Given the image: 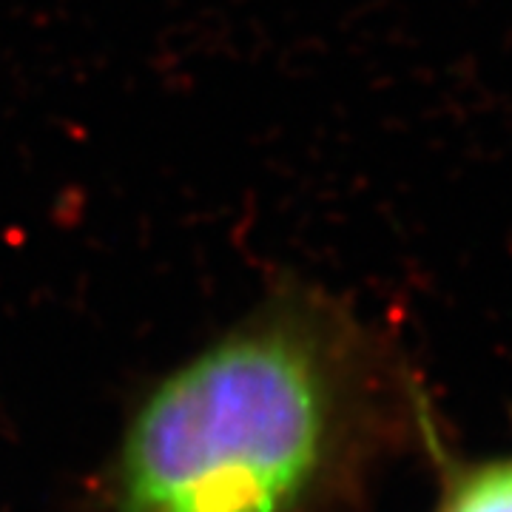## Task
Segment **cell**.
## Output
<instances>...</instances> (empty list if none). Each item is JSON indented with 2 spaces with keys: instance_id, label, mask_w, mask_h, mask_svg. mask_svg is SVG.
Here are the masks:
<instances>
[{
  "instance_id": "cell-2",
  "label": "cell",
  "mask_w": 512,
  "mask_h": 512,
  "mask_svg": "<svg viewBox=\"0 0 512 512\" xmlns=\"http://www.w3.org/2000/svg\"><path fill=\"white\" fill-rule=\"evenodd\" d=\"M436 512H512V453L453 461Z\"/></svg>"
},
{
  "instance_id": "cell-1",
  "label": "cell",
  "mask_w": 512,
  "mask_h": 512,
  "mask_svg": "<svg viewBox=\"0 0 512 512\" xmlns=\"http://www.w3.org/2000/svg\"><path fill=\"white\" fill-rule=\"evenodd\" d=\"M376 350L288 285L168 373L114 461L117 512H302L362 444Z\"/></svg>"
}]
</instances>
